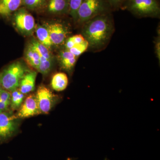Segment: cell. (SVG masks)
Segmentation results:
<instances>
[{
	"instance_id": "cell-1",
	"label": "cell",
	"mask_w": 160,
	"mask_h": 160,
	"mask_svg": "<svg viewBox=\"0 0 160 160\" xmlns=\"http://www.w3.org/2000/svg\"><path fill=\"white\" fill-rule=\"evenodd\" d=\"M109 15L100 14L86 22L83 30V37L93 49L102 48L109 41L112 32Z\"/></svg>"
},
{
	"instance_id": "cell-2",
	"label": "cell",
	"mask_w": 160,
	"mask_h": 160,
	"mask_svg": "<svg viewBox=\"0 0 160 160\" xmlns=\"http://www.w3.org/2000/svg\"><path fill=\"white\" fill-rule=\"evenodd\" d=\"M28 71L22 62L12 63L0 72V83L3 89L11 92L18 89L21 80Z\"/></svg>"
},
{
	"instance_id": "cell-3",
	"label": "cell",
	"mask_w": 160,
	"mask_h": 160,
	"mask_svg": "<svg viewBox=\"0 0 160 160\" xmlns=\"http://www.w3.org/2000/svg\"><path fill=\"white\" fill-rule=\"evenodd\" d=\"M11 17L13 26L21 34L25 36L32 34L36 26L34 18L29 10L21 7Z\"/></svg>"
},
{
	"instance_id": "cell-4",
	"label": "cell",
	"mask_w": 160,
	"mask_h": 160,
	"mask_svg": "<svg viewBox=\"0 0 160 160\" xmlns=\"http://www.w3.org/2000/svg\"><path fill=\"white\" fill-rule=\"evenodd\" d=\"M126 7L133 14L140 17H156L160 13L157 0H126Z\"/></svg>"
},
{
	"instance_id": "cell-5",
	"label": "cell",
	"mask_w": 160,
	"mask_h": 160,
	"mask_svg": "<svg viewBox=\"0 0 160 160\" xmlns=\"http://www.w3.org/2000/svg\"><path fill=\"white\" fill-rule=\"evenodd\" d=\"M107 0H84L78 10L77 20L86 22L100 14L105 13Z\"/></svg>"
},
{
	"instance_id": "cell-6",
	"label": "cell",
	"mask_w": 160,
	"mask_h": 160,
	"mask_svg": "<svg viewBox=\"0 0 160 160\" xmlns=\"http://www.w3.org/2000/svg\"><path fill=\"white\" fill-rule=\"evenodd\" d=\"M18 118L12 112H0V142L12 137L18 127Z\"/></svg>"
},
{
	"instance_id": "cell-7",
	"label": "cell",
	"mask_w": 160,
	"mask_h": 160,
	"mask_svg": "<svg viewBox=\"0 0 160 160\" xmlns=\"http://www.w3.org/2000/svg\"><path fill=\"white\" fill-rule=\"evenodd\" d=\"M35 95L41 114L49 113L57 100V96L44 86H39Z\"/></svg>"
},
{
	"instance_id": "cell-8",
	"label": "cell",
	"mask_w": 160,
	"mask_h": 160,
	"mask_svg": "<svg viewBox=\"0 0 160 160\" xmlns=\"http://www.w3.org/2000/svg\"><path fill=\"white\" fill-rule=\"evenodd\" d=\"M44 25L48 29L53 46H60L66 42L68 30L63 23L54 22L46 23Z\"/></svg>"
},
{
	"instance_id": "cell-9",
	"label": "cell",
	"mask_w": 160,
	"mask_h": 160,
	"mask_svg": "<svg viewBox=\"0 0 160 160\" xmlns=\"http://www.w3.org/2000/svg\"><path fill=\"white\" fill-rule=\"evenodd\" d=\"M41 114L35 94L29 95L26 98L18 111V118H25Z\"/></svg>"
},
{
	"instance_id": "cell-10",
	"label": "cell",
	"mask_w": 160,
	"mask_h": 160,
	"mask_svg": "<svg viewBox=\"0 0 160 160\" xmlns=\"http://www.w3.org/2000/svg\"><path fill=\"white\" fill-rule=\"evenodd\" d=\"M42 10L53 15L69 14V0H47Z\"/></svg>"
},
{
	"instance_id": "cell-11",
	"label": "cell",
	"mask_w": 160,
	"mask_h": 160,
	"mask_svg": "<svg viewBox=\"0 0 160 160\" xmlns=\"http://www.w3.org/2000/svg\"><path fill=\"white\" fill-rule=\"evenodd\" d=\"M22 5V0H0V17H10Z\"/></svg>"
},
{
	"instance_id": "cell-12",
	"label": "cell",
	"mask_w": 160,
	"mask_h": 160,
	"mask_svg": "<svg viewBox=\"0 0 160 160\" xmlns=\"http://www.w3.org/2000/svg\"><path fill=\"white\" fill-rule=\"evenodd\" d=\"M37 76V73L36 72H27L21 80L18 89L25 95L34 91Z\"/></svg>"
},
{
	"instance_id": "cell-13",
	"label": "cell",
	"mask_w": 160,
	"mask_h": 160,
	"mask_svg": "<svg viewBox=\"0 0 160 160\" xmlns=\"http://www.w3.org/2000/svg\"><path fill=\"white\" fill-rule=\"evenodd\" d=\"M77 58L68 49H65L60 52L58 59L61 67L64 70L70 71L75 66Z\"/></svg>"
},
{
	"instance_id": "cell-14",
	"label": "cell",
	"mask_w": 160,
	"mask_h": 160,
	"mask_svg": "<svg viewBox=\"0 0 160 160\" xmlns=\"http://www.w3.org/2000/svg\"><path fill=\"white\" fill-rule=\"evenodd\" d=\"M69 83V79L66 73L59 72L53 76L51 81L52 89L55 91L60 92L65 90Z\"/></svg>"
},
{
	"instance_id": "cell-15",
	"label": "cell",
	"mask_w": 160,
	"mask_h": 160,
	"mask_svg": "<svg viewBox=\"0 0 160 160\" xmlns=\"http://www.w3.org/2000/svg\"><path fill=\"white\" fill-rule=\"evenodd\" d=\"M34 32L38 41L50 50L53 46L52 42L49 31L46 26L45 25H38L36 27Z\"/></svg>"
},
{
	"instance_id": "cell-16",
	"label": "cell",
	"mask_w": 160,
	"mask_h": 160,
	"mask_svg": "<svg viewBox=\"0 0 160 160\" xmlns=\"http://www.w3.org/2000/svg\"><path fill=\"white\" fill-rule=\"evenodd\" d=\"M25 58L27 64L36 70L38 69L40 62V56L29 44L26 48Z\"/></svg>"
},
{
	"instance_id": "cell-17",
	"label": "cell",
	"mask_w": 160,
	"mask_h": 160,
	"mask_svg": "<svg viewBox=\"0 0 160 160\" xmlns=\"http://www.w3.org/2000/svg\"><path fill=\"white\" fill-rule=\"evenodd\" d=\"M25 94L22 93L18 89L11 92L10 108L12 111L19 109L25 99Z\"/></svg>"
},
{
	"instance_id": "cell-18",
	"label": "cell",
	"mask_w": 160,
	"mask_h": 160,
	"mask_svg": "<svg viewBox=\"0 0 160 160\" xmlns=\"http://www.w3.org/2000/svg\"><path fill=\"white\" fill-rule=\"evenodd\" d=\"M30 45L36 50L40 56L49 60H52V57L50 50L47 47L40 43L38 40L32 39L29 43Z\"/></svg>"
},
{
	"instance_id": "cell-19",
	"label": "cell",
	"mask_w": 160,
	"mask_h": 160,
	"mask_svg": "<svg viewBox=\"0 0 160 160\" xmlns=\"http://www.w3.org/2000/svg\"><path fill=\"white\" fill-rule=\"evenodd\" d=\"M47 0H22V7L28 10L42 11Z\"/></svg>"
},
{
	"instance_id": "cell-20",
	"label": "cell",
	"mask_w": 160,
	"mask_h": 160,
	"mask_svg": "<svg viewBox=\"0 0 160 160\" xmlns=\"http://www.w3.org/2000/svg\"><path fill=\"white\" fill-rule=\"evenodd\" d=\"M52 60H49L40 56V62L37 70L43 75L48 74L52 67Z\"/></svg>"
},
{
	"instance_id": "cell-21",
	"label": "cell",
	"mask_w": 160,
	"mask_h": 160,
	"mask_svg": "<svg viewBox=\"0 0 160 160\" xmlns=\"http://www.w3.org/2000/svg\"><path fill=\"white\" fill-rule=\"evenodd\" d=\"M84 0H69V14L75 20H77L78 10Z\"/></svg>"
},
{
	"instance_id": "cell-22",
	"label": "cell",
	"mask_w": 160,
	"mask_h": 160,
	"mask_svg": "<svg viewBox=\"0 0 160 160\" xmlns=\"http://www.w3.org/2000/svg\"><path fill=\"white\" fill-rule=\"evenodd\" d=\"M89 47V43L86 40L83 43L75 45L69 50L76 57H78L83 52H85Z\"/></svg>"
},
{
	"instance_id": "cell-23",
	"label": "cell",
	"mask_w": 160,
	"mask_h": 160,
	"mask_svg": "<svg viewBox=\"0 0 160 160\" xmlns=\"http://www.w3.org/2000/svg\"><path fill=\"white\" fill-rule=\"evenodd\" d=\"M11 92L2 89L0 92V101L10 104Z\"/></svg>"
},
{
	"instance_id": "cell-24",
	"label": "cell",
	"mask_w": 160,
	"mask_h": 160,
	"mask_svg": "<svg viewBox=\"0 0 160 160\" xmlns=\"http://www.w3.org/2000/svg\"><path fill=\"white\" fill-rule=\"evenodd\" d=\"M70 38L75 45L83 43L86 40L83 36L81 34L75 35L71 37Z\"/></svg>"
},
{
	"instance_id": "cell-25",
	"label": "cell",
	"mask_w": 160,
	"mask_h": 160,
	"mask_svg": "<svg viewBox=\"0 0 160 160\" xmlns=\"http://www.w3.org/2000/svg\"><path fill=\"white\" fill-rule=\"evenodd\" d=\"M126 0H107L109 5L112 7L116 8L121 6Z\"/></svg>"
},
{
	"instance_id": "cell-26",
	"label": "cell",
	"mask_w": 160,
	"mask_h": 160,
	"mask_svg": "<svg viewBox=\"0 0 160 160\" xmlns=\"http://www.w3.org/2000/svg\"><path fill=\"white\" fill-rule=\"evenodd\" d=\"M75 45L74 43L73 42V41L71 39V38H69L68 39L66 40V44H65V46H66V49L69 50V49L73 47Z\"/></svg>"
},
{
	"instance_id": "cell-27",
	"label": "cell",
	"mask_w": 160,
	"mask_h": 160,
	"mask_svg": "<svg viewBox=\"0 0 160 160\" xmlns=\"http://www.w3.org/2000/svg\"><path fill=\"white\" fill-rule=\"evenodd\" d=\"M9 107L10 105L9 104L0 101V111H8Z\"/></svg>"
},
{
	"instance_id": "cell-28",
	"label": "cell",
	"mask_w": 160,
	"mask_h": 160,
	"mask_svg": "<svg viewBox=\"0 0 160 160\" xmlns=\"http://www.w3.org/2000/svg\"><path fill=\"white\" fill-rule=\"evenodd\" d=\"M160 40H158L156 44V52L157 55L158 57L159 58V60H160Z\"/></svg>"
},
{
	"instance_id": "cell-29",
	"label": "cell",
	"mask_w": 160,
	"mask_h": 160,
	"mask_svg": "<svg viewBox=\"0 0 160 160\" xmlns=\"http://www.w3.org/2000/svg\"><path fill=\"white\" fill-rule=\"evenodd\" d=\"M2 89H3L2 87V85H1V83H0V92L2 91Z\"/></svg>"
},
{
	"instance_id": "cell-30",
	"label": "cell",
	"mask_w": 160,
	"mask_h": 160,
	"mask_svg": "<svg viewBox=\"0 0 160 160\" xmlns=\"http://www.w3.org/2000/svg\"><path fill=\"white\" fill-rule=\"evenodd\" d=\"M2 112V111H0V112Z\"/></svg>"
}]
</instances>
